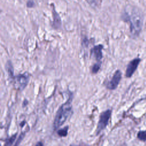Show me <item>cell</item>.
Returning a JSON list of instances; mask_svg holds the SVG:
<instances>
[{
  "instance_id": "9c48e42d",
  "label": "cell",
  "mask_w": 146,
  "mask_h": 146,
  "mask_svg": "<svg viewBox=\"0 0 146 146\" xmlns=\"http://www.w3.org/2000/svg\"><path fill=\"white\" fill-rule=\"evenodd\" d=\"M5 68L9 78L11 79H14V68L12 63L10 60H7V62H6L5 64Z\"/></svg>"
},
{
  "instance_id": "5b68a950",
  "label": "cell",
  "mask_w": 146,
  "mask_h": 146,
  "mask_svg": "<svg viewBox=\"0 0 146 146\" xmlns=\"http://www.w3.org/2000/svg\"><path fill=\"white\" fill-rule=\"evenodd\" d=\"M121 72L119 70H117L113 75L112 79L107 83H106V86L107 88L110 90L116 89L121 80Z\"/></svg>"
},
{
  "instance_id": "ac0fdd59",
  "label": "cell",
  "mask_w": 146,
  "mask_h": 146,
  "mask_svg": "<svg viewBox=\"0 0 146 146\" xmlns=\"http://www.w3.org/2000/svg\"><path fill=\"white\" fill-rule=\"evenodd\" d=\"M145 99H146V96H145Z\"/></svg>"
},
{
  "instance_id": "6da1fadb",
  "label": "cell",
  "mask_w": 146,
  "mask_h": 146,
  "mask_svg": "<svg viewBox=\"0 0 146 146\" xmlns=\"http://www.w3.org/2000/svg\"><path fill=\"white\" fill-rule=\"evenodd\" d=\"M122 19L129 23L131 36L136 38L139 36L143 25V13L140 9L132 5L127 6L121 15Z\"/></svg>"
},
{
  "instance_id": "7a4b0ae2",
  "label": "cell",
  "mask_w": 146,
  "mask_h": 146,
  "mask_svg": "<svg viewBox=\"0 0 146 146\" xmlns=\"http://www.w3.org/2000/svg\"><path fill=\"white\" fill-rule=\"evenodd\" d=\"M72 94L69 95L67 100L63 103L58 110L53 123L54 129H56L62 126L67 119L72 114Z\"/></svg>"
},
{
  "instance_id": "30bf717a",
  "label": "cell",
  "mask_w": 146,
  "mask_h": 146,
  "mask_svg": "<svg viewBox=\"0 0 146 146\" xmlns=\"http://www.w3.org/2000/svg\"><path fill=\"white\" fill-rule=\"evenodd\" d=\"M137 139L142 141H146V130L139 131L137 133Z\"/></svg>"
},
{
  "instance_id": "277c9868",
  "label": "cell",
  "mask_w": 146,
  "mask_h": 146,
  "mask_svg": "<svg viewBox=\"0 0 146 146\" xmlns=\"http://www.w3.org/2000/svg\"><path fill=\"white\" fill-rule=\"evenodd\" d=\"M15 83L18 88L22 91L24 90L29 83L30 80V76L28 72H25L23 74H20L16 76H14V79Z\"/></svg>"
},
{
  "instance_id": "3957f363",
  "label": "cell",
  "mask_w": 146,
  "mask_h": 146,
  "mask_svg": "<svg viewBox=\"0 0 146 146\" xmlns=\"http://www.w3.org/2000/svg\"><path fill=\"white\" fill-rule=\"evenodd\" d=\"M112 111L110 109H108L100 115L99 119L97 124V128L96 130V134L99 135L103 130H104L107 125L108 124L109 120L111 117Z\"/></svg>"
},
{
  "instance_id": "ba28073f",
  "label": "cell",
  "mask_w": 146,
  "mask_h": 146,
  "mask_svg": "<svg viewBox=\"0 0 146 146\" xmlns=\"http://www.w3.org/2000/svg\"><path fill=\"white\" fill-rule=\"evenodd\" d=\"M52 26L55 29H58L61 26L60 18L54 9L53 10V22Z\"/></svg>"
},
{
  "instance_id": "7c38bea8",
  "label": "cell",
  "mask_w": 146,
  "mask_h": 146,
  "mask_svg": "<svg viewBox=\"0 0 146 146\" xmlns=\"http://www.w3.org/2000/svg\"><path fill=\"white\" fill-rule=\"evenodd\" d=\"M17 135V133H15L14 135L11 136V137L6 139L5 140V145H12L13 144V143L14 142L15 139H16Z\"/></svg>"
},
{
  "instance_id": "8992f818",
  "label": "cell",
  "mask_w": 146,
  "mask_h": 146,
  "mask_svg": "<svg viewBox=\"0 0 146 146\" xmlns=\"http://www.w3.org/2000/svg\"><path fill=\"white\" fill-rule=\"evenodd\" d=\"M140 62L141 59L140 58H135L129 62L125 71V76L127 78H131L133 75Z\"/></svg>"
},
{
  "instance_id": "4fadbf2b",
  "label": "cell",
  "mask_w": 146,
  "mask_h": 146,
  "mask_svg": "<svg viewBox=\"0 0 146 146\" xmlns=\"http://www.w3.org/2000/svg\"><path fill=\"white\" fill-rule=\"evenodd\" d=\"M101 67V62H97L91 67V72L93 74H96L100 70Z\"/></svg>"
},
{
  "instance_id": "5bb4252c",
  "label": "cell",
  "mask_w": 146,
  "mask_h": 146,
  "mask_svg": "<svg viewBox=\"0 0 146 146\" xmlns=\"http://www.w3.org/2000/svg\"><path fill=\"white\" fill-rule=\"evenodd\" d=\"M25 134H26V132H22L19 136L18 137V139H17L16 143H15V145H19L21 142L22 141V140H23V139L24 138L25 136Z\"/></svg>"
},
{
  "instance_id": "9a60e30c",
  "label": "cell",
  "mask_w": 146,
  "mask_h": 146,
  "mask_svg": "<svg viewBox=\"0 0 146 146\" xmlns=\"http://www.w3.org/2000/svg\"><path fill=\"white\" fill-rule=\"evenodd\" d=\"M34 5V3L33 2V1L32 0H29L28 2H27V6L28 7H33Z\"/></svg>"
},
{
  "instance_id": "8fae6325",
  "label": "cell",
  "mask_w": 146,
  "mask_h": 146,
  "mask_svg": "<svg viewBox=\"0 0 146 146\" xmlns=\"http://www.w3.org/2000/svg\"><path fill=\"white\" fill-rule=\"evenodd\" d=\"M68 126H66L65 127L59 129L57 131V134L60 137H65L67 136L68 133Z\"/></svg>"
},
{
  "instance_id": "2e32d148",
  "label": "cell",
  "mask_w": 146,
  "mask_h": 146,
  "mask_svg": "<svg viewBox=\"0 0 146 146\" xmlns=\"http://www.w3.org/2000/svg\"><path fill=\"white\" fill-rule=\"evenodd\" d=\"M27 104H28V101H27V100H26V99H25V100L23 101V102L22 107H26V106L27 105Z\"/></svg>"
},
{
  "instance_id": "52a82bcc",
  "label": "cell",
  "mask_w": 146,
  "mask_h": 146,
  "mask_svg": "<svg viewBox=\"0 0 146 146\" xmlns=\"http://www.w3.org/2000/svg\"><path fill=\"white\" fill-rule=\"evenodd\" d=\"M103 47V44H99L95 46L91 49V55L93 56L98 62H101V60L103 58L102 50Z\"/></svg>"
},
{
  "instance_id": "e0dca14e",
  "label": "cell",
  "mask_w": 146,
  "mask_h": 146,
  "mask_svg": "<svg viewBox=\"0 0 146 146\" xmlns=\"http://www.w3.org/2000/svg\"><path fill=\"white\" fill-rule=\"evenodd\" d=\"M36 145H43V144L41 143V142H39V143H38L36 144Z\"/></svg>"
}]
</instances>
